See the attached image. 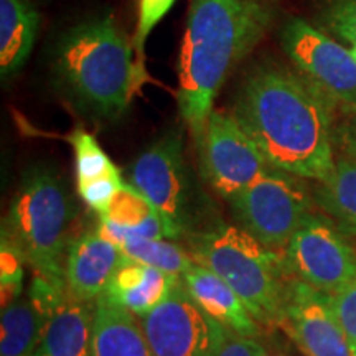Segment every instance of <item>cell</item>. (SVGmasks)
Wrapping results in <instances>:
<instances>
[{
  "label": "cell",
  "mask_w": 356,
  "mask_h": 356,
  "mask_svg": "<svg viewBox=\"0 0 356 356\" xmlns=\"http://www.w3.org/2000/svg\"><path fill=\"white\" fill-rule=\"evenodd\" d=\"M200 177L225 202L273 168L233 113L213 109L195 137Z\"/></svg>",
  "instance_id": "9c48e42d"
},
{
  "label": "cell",
  "mask_w": 356,
  "mask_h": 356,
  "mask_svg": "<svg viewBox=\"0 0 356 356\" xmlns=\"http://www.w3.org/2000/svg\"><path fill=\"white\" fill-rule=\"evenodd\" d=\"M279 38L297 73L333 109H341L350 118L356 115V58L351 48L300 17H291L280 29Z\"/></svg>",
  "instance_id": "ba28073f"
},
{
  "label": "cell",
  "mask_w": 356,
  "mask_h": 356,
  "mask_svg": "<svg viewBox=\"0 0 356 356\" xmlns=\"http://www.w3.org/2000/svg\"><path fill=\"white\" fill-rule=\"evenodd\" d=\"M181 243L191 259L220 275L241 297L266 332L280 328L289 279L282 254L222 218Z\"/></svg>",
  "instance_id": "5b68a950"
},
{
  "label": "cell",
  "mask_w": 356,
  "mask_h": 356,
  "mask_svg": "<svg viewBox=\"0 0 356 356\" xmlns=\"http://www.w3.org/2000/svg\"><path fill=\"white\" fill-rule=\"evenodd\" d=\"M267 356H269V355H267Z\"/></svg>",
  "instance_id": "d6a6232c"
},
{
  "label": "cell",
  "mask_w": 356,
  "mask_h": 356,
  "mask_svg": "<svg viewBox=\"0 0 356 356\" xmlns=\"http://www.w3.org/2000/svg\"><path fill=\"white\" fill-rule=\"evenodd\" d=\"M355 356H356V351H355Z\"/></svg>",
  "instance_id": "1f68e13d"
},
{
  "label": "cell",
  "mask_w": 356,
  "mask_h": 356,
  "mask_svg": "<svg viewBox=\"0 0 356 356\" xmlns=\"http://www.w3.org/2000/svg\"><path fill=\"white\" fill-rule=\"evenodd\" d=\"M332 309L341 330L348 338L353 353L356 351V277L335 296H330Z\"/></svg>",
  "instance_id": "83f0119b"
},
{
  "label": "cell",
  "mask_w": 356,
  "mask_h": 356,
  "mask_svg": "<svg viewBox=\"0 0 356 356\" xmlns=\"http://www.w3.org/2000/svg\"><path fill=\"white\" fill-rule=\"evenodd\" d=\"M78 207L55 168L33 165L22 177L2 221V239L19 252L35 275L66 292L65 259Z\"/></svg>",
  "instance_id": "277c9868"
},
{
  "label": "cell",
  "mask_w": 356,
  "mask_h": 356,
  "mask_svg": "<svg viewBox=\"0 0 356 356\" xmlns=\"http://www.w3.org/2000/svg\"><path fill=\"white\" fill-rule=\"evenodd\" d=\"M314 198L318 210L356 244V160L337 155L333 173L317 184Z\"/></svg>",
  "instance_id": "44dd1931"
},
{
  "label": "cell",
  "mask_w": 356,
  "mask_h": 356,
  "mask_svg": "<svg viewBox=\"0 0 356 356\" xmlns=\"http://www.w3.org/2000/svg\"><path fill=\"white\" fill-rule=\"evenodd\" d=\"M266 0H191L178 61L177 102L191 136L202 132L215 97L273 24Z\"/></svg>",
  "instance_id": "7a4b0ae2"
},
{
  "label": "cell",
  "mask_w": 356,
  "mask_h": 356,
  "mask_svg": "<svg viewBox=\"0 0 356 356\" xmlns=\"http://www.w3.org/2000/svg\"><path fill=\"white\" fill-rule=\"evenodd\" d=\"M178 280L180 277L127 256L115 270L104 293L140 318L170 296Z\"/></svg>",
  "instance_id": "ac0fdd59"
},
{
  "label": "cell",
  "mask_w": 356,
  "mask_h": 356,
  "mask_svg": "<svg viewBox=\"0 0 356 356\" xmlns=\"http://www.w3.org/2000/svg\"><path fill=\"white\" fill-rule=\"evenodd\" d=\"M291 277L335 296L356 277V248L325 213L314 211L282 252Z\"/></svg>",
  "instance_id": "30bf717a"
},
{
  "label": "cell",
  "mask_w": 356,
  "mask_h": 356,
  "mask_svg": "<svg viewBox=\"0 0 356 356\" xmlns=\"http://www.w3.org/2000/svg\"><path fill=\"white\" fill-rule=\"evenodd\" d=\"M322 24L328 32L356 44V0H330L322 12Z\"/></svg>",
  "instance_id": "d4e9b609"
},
{
  "label": "cell",
  "mask_w": 356,
  "mask_h": 356,
  "mask_svg": "<svg viewBox=\"0 0 356 356\" xmlns=\"http://www.w3.org/2000/svg\"><path fill=\"white\" fill-rule=\"evenodd\" d=\"M218 356H267V351L259 338L236 337L229 333Z\"/></svg>",
  "instance_id": "f1b7e54d"
},
{
  "label": "cell",
  "mask_w": 356,
  "mask_h": 356,
  "mask_svg": "<svg viewBox=\"0 0 356 356\" xmlns=\"http://www.w3.org/2000/svg\"><path fill=\"white\" fill-rule=\"evenodd\" d=\"M180 280L195 304L231 335L259 338L266 332L241 297L208 267L193 261Z\"/></svg>",
  "instance_id": "9a60e30c"
},
{
  "label": "cell",
  "mask_w": 356,
  "mask_h": 356,
  "mask_svg": "<svg viewBox=\"0 0 356 356\" xmlns=\"http://www.w3.org/2000/svg\"><path fill=\"white\" fill-rule=\"evenodd\" d=\"M126 257L122 249L106 239L97 228L81 229L71 239L66 252V296L84 304H95Z\"/></svg>",
  "instance_id": "5bb4252c"
},
{
  "label": "cell",
  "mask_w": 356,
  "mask_h": 356,
  "mask_svg": "<svg viewBox=\"0 0 356 356\" xmlns=\"http://www.w3.org/2000/svg\"><path fill=\"white\" fill-rule=\"evenodd\" d=\"M126 181L122 180L121 172L113 173V175H106L96 180L88 181L84 185H78L76 191L83 203L86 204L89 210L96 211L97 216L102 215L113 203V200L118 191L122 188Z\"/></svg>",
  "instance_id": "484cf974"
},
{
  "label": "cell",
  "mask_w": 356,
  "mask_h": 356,
  "mask_svg": "<svg viewBox=\"0 0 356 356\" xmlns=\"http://www.w3.org/2000/svg\"><path fill=\"white\" fill-rule=\"evenodd\" d=\"M280 328L304 356H355L330 296L289 275Z\"/></svg>",
  "instance_id": "7c38bea8"
},
{
  "label": "cell",
  "mask_w": 356,
  "mask_h": 356,
  "mask_svg": "<svg viewBox=\"0 0 356 356\" xmlns=\"http://www.w3.org/2000/svg\"><path fill=\"white\" fill-rule=\"evenodd\" d=\"M175 0H139L137 6V24L132 43L137 53H144V44L152 33V30L159 25V22L170 12Z\"/></svg>",
  "instance_id": "4316f807"
},
{
  "label": "cell",
  "mask_w": 356,
  "mask_h": 356,
  "mask_svg": "<svg viewBox=\"0 0 356 356\" xmlns=\"http://www.w3.org/2000/svg\"><path fill=\"white\" fill-rule=\"evenodd\" d=\"M66 292L33 275L29 291L2 309L0 356H32Z\"/></svg>",
  "instance_id": "4fadbf2b"
},
{
  "label": "cell",
  "mask_w": 356,
  "mask_h": 356,
  "mask_svg": "<svg viewBox=\"0 0 356 356\" xmlns=\"http://www.w3.org/2000/svg\"><path fill=\"white\" fill-rule=\"evenodd\" d=\"M24 259L7 243L0 241V293L2 309L24 293Z\"/></svg>",
  "instance_id": "cb8c5ba5"
},
{
  "label": "cell",
  "mask_w": 356,
  "mask_h": 356,
  "mask_svg": "<svg viewBox=\"0 0 356 356\" xmlns=\"http://www.w3.org/2000/svg\"><path fill=\"white\" fill-rule=\"evenodd\" d=\"M121 249L132 259L175 277H181L193 264L185 244H178L172 239H136L124 243Z\"/></svg>",
  "instance_id": "7402d4cb"
},
{
  "label": "cell",
  "mask_w": 356,
  "mask_h": 356,
  "mask_svg": "<svg viewBox=\"0 0 356 356\" xmlns=\"http://www.w3.org/2000/svg\"><path fill=\"white\" fill-rule=\"evenodd\" d=\"M351 51H353V55L356 58V44H353V47H351Z\"/></svg>",
  "instance_id": "4dcf8cb0"
},
{
  "label": "cell",
  "mask_w": 356,
  "mask_h": 356,
  "mask_svg": "<svg viewBox=\"0 0 356 356\" xmlns=\"http://www.w3.org/2000/svg\"><path fill=\"white\" fill-rule=\"evenodd\" d=\"M92 314L95 304H84L66 296L51 315L32 356H92Z\"/></svg>",
  "instance_id": "d6986e66"
},
{
  "label": "cell",
  "mask_w": 356,
  "mask_h": 356,
  "mask_svg": "<svg viewBox=\"0 0 356 356\" xmlns=\"http://www.w3.org/2000/svg\"><path fill=\"white\" fill-rule=\"evenodd\" d=\"M92 356H154L139 317L102 293L95 302Z\"/></svg>",
  "instance_id": "e0dca14e"
},
{
  "label": "cell",
  "mask_w": 356,
  "mask_h": 356,
  "mask_svg": "<svg viewBox=\"0 0 356 356\" xmlns=\"http://www.w3.org/2000/svg\"><path fill=\"white\" fill-rule=\"evenodd\" d=\"M233 115L274 168L317 184L333 173V108L299 73L256 66L239 88Z\"/></svg>",
  "instance_id": "6da1fadb"
},
{
  "label": "cell",
  "mask_w": 356,
  "mask_h": 356,
  "mask_svg": "<svg viewBox=\"0 0 356 356\" xmlns=\"http://www.w3.org/2000/svg\"><path fill=\"white\" fill-rule=\"evenodd\" d=\"M337 142H340V155L356 160V115H351V119L340 129V132H335V144Z\"/></svg>",
  "instance_id": "f546056e"
},
{
  "label": "cell",
  "mask_w": 356,
  "mask_h": 356,
  "mask_svg": "<svg viewBox=\"0 0 356 356\" xmlns=\"http://www.w3.org/2000/svg\"><path fill=\"white\" fill-rule=\"evenodd\" d=\"M129 185L157 210L173 241H185L221 220L185 154L184 134L168 131L134 159Z\"/></svg>",
  "instance_id": "8992f818"
},
{
  "label": "cell",
  "mask_w": 356,
  "mask_h": 356,
  "mask_svg": "<svg viewBox=\"0 0 356 356\" xmlns=\"http://www.w3.org/2000/svg\"><path fill=\"white\" fill-rule=\"evenodd\" d=\"M302 180L279 168H269L228 202L234 222L262 246L282 254L317 204Z\"/></svg>",
  "instance_id": "52a82bcc"
},
{
  "label": "cell",
  "mask_w": 356,
  "mask_h": 356,
  "mask_svg": "<svg viewBox=\"0 0 356 356\" xmlns=\"http://www.w3.org/2000/svg\"><path fill=\"white\" fill-rule=\"evenodd\" d=\"M96 228L119 248L136 239H172L162 216L129 184L122 185L108 210L99 215Z\"/></svg>",
  "instance_id": "2e32d148"
},
{
  "label": "cell",
  "mask_w": 356,
  "mask_h": 356,
  "mask_svg": "<svg viewBox=\"0 0 356 356\" xmlns=\"http://www.w3.org/2000/svg\"><path fill=\"white\" fill-rule=\"evenodd\" d=\"M40 29V13L29 0H0V74L19 73L29 60Z\"/></svg>",
  "instance_id": "ffe728a7"
},
{
  "label": "cell",
  "mask_w": 356,
  "mask_h": 356,
  "mask_svg": "<svg viewBox=\"0 0 356 356\" xmlns=\"http://www.w3.org/2000/svg\"><path fill=\"white\" fill-rule=\"evenodd\" d=\"M139 320L154 356H218L229 335L195 304L181 280Z\"/></svg>",
  "instance_id": "8fae6325"
},
{
  "label": "cell",
  "mask_w": 356,
  "mask_h": 356,
  "mask_svg": "<svg viewBox=\"0 0 356 356\" xmlns=\"http://www.w3.org/2000/svg\"><path fill=\"white\" fill-rule=\"evenodd\" d=\"M134 51L114 15L89 17L60 35L53 50V76L81 113L114 122L127 111L136 88Z\"/></svg>",
  "instance_id": "3957f363"
},
{
  "label": "cell",
  "mask_w": 356,
  "mask_h": 356,
  "mask_svg": "<svg viewBox=\"0 0 356 356\" xmlns=\"http://www.w3.org/2000/svg\"><path fill=\"white\" fill-rule=\"evenodd\" d=\"M74 154V172H76V186L84 185L96 178L119 173L109 155L102 150L99 142L92 134L83 129H76L68 137Z\"/></svg>",
  "instance_id": "603a6c76"
}]
</instances>
